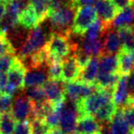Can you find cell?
I'll list each match as a JSON object with an SVG mask.
<instances>
[{
	"mask_svg": "<svg viewBox=\"0 0 134 134\" xmlns=\"http://www.w3.org/2000/svg\"><path fill=\"white\" fill-rule=\"evenodd\" d=\"M118 35L121 42V49L134 51V27H125L118 29Z\"/></svg>",
	"mask_w": 134,
	"mask_h": 134,
	"instance_id": "obj_25",
	"label": "cell"
},
{
	"mask_svg": "<svg viewBox=\"0 0 134 134\" xmlns=\"http://www.w3.org/2000/svg\"><path fill=\"white\" fill-rule=\"evenodd\" d=\"M132 134H134V131H133V132H132Z\"/></svg>",
	"mask_w": 134,
	"mask_h": 134,
	"instance_id": "obj_46",
	"label": "cell"
},
{
	"mask_svg": "<svg viewBox=\"0 0 134 134\" xmlns=\"http://www.w3.org/2000/svg\"><path fill=\"white\" fill-rule=\"evenodd\" d=\"M51 0H29V5L36 13L39 23L47 18Z\"/></svg>",
	"mask_w": 134,
	"mask_h": 134,
	"instance_id": "obj_28",
	"label": "cell"
},
{
	"mask_svg": "<svg viewBox=\"0 0 134 134\" xmlns=\"http://www.w3.org/2000/svg\"><path fill=\"white\" fill-rule=\"evenodd\" d=\"M41 88L44 91L47 100L53 106L63 104L65 102L66 99L64 95V82L61 80L56 81L49 80Z\"/></svg>",
	"mask_w": 134,
	"mask_h": 134,
	"instance_id": "obj_9",
	"label": "cell"
},
{
	"mask_svg": "<svg viewBox=\"0 0 134 134\" xmlns=\"http://www.w3.org/2000/svg\"><path fill=\"white\" fill-rule=\"evenodd\" d=\"M77 47V43H72L70 41V37L55 32H52L49 35L48 40L45 45V48L50 58L61 61L69 57L72 52L73 53Z\"/></svg>",
	"mask_w": 134,
	"mask_h": 134,
	"instance_id": "obj_1",
	"label": "cell"
},
{
	"mask_svg": "<svg viewBox=\"0 0 134 134\" xmlns=\"http://www.w3.org/2000/svg\"><path fill=\"white\" fill-rule=\"evenodd\" d=\"M102 125L93 116H81L77 120L75 134H100Z\"/></svg>",
	"mask_w": 134,
	"mask_h": 134,
	"instance_id": "obj_14",
	"label": "cell"
},
{
	"mask_svg": "<svg viewBox=\"0 0 134 134\" xmlns=\"http://www.w3.org/2000/svg\"><path fill=\"white\" fill-rule=\"evenodd\" d=\"M97 88L95 85L86 84L82 81L64 82V95L66 100L77 103L82 99L89 97L96 91Z\"/></svg>",
	"mask_w": 134,
	"mask_h": 134,
	"instance_id": "obj_7",
	"label": "cell"
},
{
	"mask_svg": "<svg viewBox=\"0 0 134 134\" xmlns=\"http://www.w3.org/2000/svg\"><path fill=\"white\" fill-rule=\"evenodd\" d=\"M63 72H62V81L63 82H73L78 80L80 76L81 68L77 64L75 57H67L62 62Z\"/></svg>",
	"mask_w": 134,
	"mask_h": 134,
	"instance_id": "obj_15",
	"label": "cell"
},
{
	"mask_svg": "<svg viewBox=\"0 0 134 134\" xmlns=\"http://www.w3.org/2000/svg\"><path fill=\"white\" fill-rule=\"evenodd\" d=\"M6 9H7V4H5L4 2H2L1 0H0V19H1L4 15H5Z\"/></svg>",
	"mask_w": 134,
	"mask_h": 134,
	"instance_id": "obj_40",
	"label": "cell"
},
{
	"mask_svg": "<svg viewBox=\"0 0 134 134\" xmlns=\"http://www.w3.org/2000/svg\"><path fill=\"white\" fill-rule=\"evenodd\" d=\"M79 48L91 58H98L103 55V42L101 38L88 39L85 37Z\"/></svg>",
	"mask_w": 134,
	"mask_h": 134,
	"instance_id": "obj_21",
	"label": "cell"
},
{
	"mask_svg": "<svg viewBox=\"0 0 134 134\" xmlns=\"http://www.w3.org/2000/svg\"><path fill=\"white\" fill-rule=\"evenodd\" d=\"M1 1L2 2H4V3H5V4H8V3H10V2L11 1H13V0H1Z\"/></svg>",
	"mask_w": 134,
	"mask_h": 134,
	"instance_id": "obj_44",
	"label": "cell"
},
{
	"mask_svg": "<svg viewBox=\"0 0 134 134\" xmlns=\"http://www.w3.org/2000/svg\"><path fill=\"white\" fill-rule=\"evenodd\" d=\"M39 21L38 19L37 15L29 4V5L20 13L18 16V25L27 30H31L32 28L39 26Z\"/></svg>",
	"mask_w": 134,
	"mask_h": 134,
	"instance_id": "obj_22",
	"label": "cell"
},
{
	"mask_svg": "<svg viewBox=\"0 0 134 134\" xmlns=\"http://www.w3.org/2000/svg\"><path fill=\"white\" fill-rule=\"evenodd\" d=\"M118 57L116 55L103 54L98 58V74L118 72Z\"/></svg>",
	"mask_w": 134,
	"mask_h": 134,
	"instance_id": "obj_20",
	"label": "cell"
},
{
	"mask_svg": "<svg viewBox=\"0 0 134 134\" xmlns=\"http://www.w3.org/2000/svg\"><path fill=\"white\" fill-rule=\"evenodd\" d=\"M114 88H97L93 94L76 103L79 115L94 116L100 108L112 100Z\"/></svg>",
	"mask_w": 134,
	"mask_h": 134,
	"instance_id": "obj_2",
	"label": "cell"
},
{
	"mask_svg": "<svg viewBox=\"0 0 134 134\" xmlns=\"http://www.w3.org/2000/svg\"><path fill=\"white\" fill-rule=\"evenodd\" d=\"M121 112L123 119L125 120L130 130L134 131V106L131 104H127L126 106L121 108Z\"/></svg>",
	"mask_w": 134,
	"mask_h": 134,
	"instance_id": "obj_32",
	"label": "cell"
},
{
	"mask_svg": "<svg viewBox=\"0 0 134 134\" xmlns=\"http://www.w3.org/2000/svg\"><path fill=\"white\" fill-rule=\"evenodd\" d=\"M79 112L76 103L66 100L63 104L60 116L59 128L63 134H75V127L78 120Z\"/></svg>",
	"mask_w": 134,
	"mask_h": 134,
	"instance_id": "obj_6",
	"label": "cell"
},
{
	"mask_svg": "<svg viewBox=\"0 0 134 134\" xmlns=\"http://www.w3.org/2000/svg\"><path fill=\"white\" fill-rule=\"evenodd\" d=\"M31 134H46L50 131L49 127L42 120H31Z\"/></svg>",
	"mask_w": 134,
	"mask_h": 134,
	"instance_id": "obj_34",
	"label": "cell"
},
{
	"mask_svg": "<svg viewBox=\"0 0 134 134\" xmlns=\"http://www.w3.org/2000/svg\"><path fill=\"white\" fill-rule=\"evenodd\" d=\"M120 75L118 72L108 74H98L96 80L95 86L97 88H114Z\"/></svg>",
	"mask_w": 134,
	"mask_h": 134,
	"instance_id": "obj_27",
	"label": "cell"
},
{
	"mask_svg": "<svg viewBox=\"0 0 134 134\" xmlns=\"http://www.w3.org/2000/svg\"><path fill=\"white\" fill-rule=\"evenodd\" d=\"M62 62L63 61L61 60L50 58V61L47 66V75L50 80L62 81V72H63Z\"/></svg>",
	"mask_w": 134,
	"mask_h": 134,
	"instance_id": "obj_29",
	"label": "cell"
},
{
	"mask_svg": "<svg viewBox=\"0 0 134 134\" xmlns=\"http://www.w3.org/2000/svg\"><path fill=\"white\" fill-rule=\"evenodd\" d=\"M46 134H63L62 131L59 129H53V130H50L48 133Z\"/></svg>",
	"mask_w": 134,
	"mask_h": 134,
	"instance_id": "obj_43",
	"label": "cell"
},
{
	"mask_svg": "<svg viewBox=\"0 0 134 134\" xmlns=\"http://www.w3.org/2000/svg\"><path fill=\"white\" fill-rule=\"evenodd\" d=\"M7 54H15V50L6 37H0V57Z\"/></svg>",
	"mask_w": 134,
	"mask_h": 134,
	"instance_id": "obj_36",
	"label": "cell"
},
{
	"mask_svg": "<svg viewBox=\"0 0 134 134\" xmlns=\"http://www.w3.org/2000/svg\"><path fill=\"white\" fill-rule=\"evenodd\" d=\"M48 37L46 29L43 27L39 25L32 28L28 35L24 44L18 50L17 58H19L20 60L29 58L31 55L41 49L46 45Z\"/></svg>",
	"mask_w": 134,
	"mask_h": 134,
	"instance_id": "obj_4",
	"label": "cell"
},
{
	"mask_svg": "<svg viewBox=\"0 0 134 134\" xmlns=\"http://www.w3.org/2000/svg\"><path fill=\"white\" fill-rule=\"evenodd\" d=\"M128 86H129L130 91H134V71L130 74V77L128 78Z\"/></svg>",
	"mask_w": 134,
	"mask_h": 134,
	"instance_id": "obj_39",
	"label": "cell"
},
{
	"mask_svg": "<svg viewBox=\"0 0 134 134\" xmlns=\"http://www.w3.org/2000/svg\"><path fill=\"white\" fill-rule=\"evenodd\" d=\"M26 73V68L19 58H17L13 63L12 67L8 70L7 75V85L13 88L16 90H20L23 88L24 77Z\"/></svg>",
	"mask_w": 134,
	"mask_h": 134,
	"instance_id": "obj_10",
	"label": "cell"
},
{
	"mask_svg": "<svg viewBox=\"0 0 134 134\" xmlns=\"http://www.w3.org/2000/svg\"><path fill=\"white\" fill-rule=\"evenodd\" d=\"M130 90L128 86V76H120L112 94V101L118 109H121L128 104Z\"/></svg>",
	"mask_w": 134,
	"mask_h": 134,
	"instance_id": "obj_11",
	"label": "cell"
},
{
	"mask_svg": "<svg viewBox=\"0 0 134 134\" xmlns=\"http://www.w3.org/2000/svg\"><path fill=\"white\" fill-rule=\"evenodd\" d=\"M97 2V0H72V5L75 9L83 7H91Z\"/></svg>",
	"mask_w": 134,
	"mask_h": 134,
	"instance_id": "obj_38",
	"label": "cell"
},
{
	"mask_svg": "<svg viewBox=\"0 0 134 134\" xmlns=\"http://www.w3.org/2000/svg\"><path fill=\"white\" fill-rule=\"evenodd\" d=\"M98 75V58H91L86 67L81 69L78 80L86 84L95 85Z\"/></svg>",
	"mask_w": 134,
	"mask_h": 134,
	"instance_id": "obj_17",
	"label": "cell"
},
{
	"mask_svg": "<svg viewBox=\"0 0 134 134\" xmlns=\"http://www.w3.org/2000/svg\"><path fill=\"white\" fill-rule=\"evenodd\" d=\"M110 26L118 29L121 27L134 26V7L132 5H130L118 11Z\"/></svg>",
	"mask_w": 134,
	"mask_h": 134,
	"instance_id": "obj_19",
	"label": "cell"
},
{
	"mask_svg": "<svg viewBox=\"0 0 134 134\" xmlns=\"http://www.w3.org/2000/svg\"><path fill=\"white\" fill-rule=\"evenodd\" d=\"M108 28L109 26H107L100 19L97 18L86 29L84 36L86 38L88 39H99L105 35Z\"/></svg>",
	"mask_w": 134,
	"mask_h": 134,
	"instance_id": "obj_26",
	"label": "cell"
},
{
	"mask_svg": "<svg viewBox=\"0 0 134 134\" xmlns=\"http://www.w3.org/2000/svg\"><path fill=\"white\" fill-rule=\"evenodd\" d=\"M121 50V42L115 30L106 32L103 42V54L115 55Z\"/></svg>",
	"mask_w": 134,
	"mask_h": 134,
	"instance_id": "obj_18",
	"label": "cell"
},
{
	"mask_svg": "<svg viewBox=\"0 0 134 134\" xmlns=\"http://www.w3.org/2000/svg\"><path fill=\"white\" fill-rule=\"evenodd\" d=\"M23 94L29 99L31 103H42L47 100L45 93L41 87L27 88L24 90Z\"/></svg>",
	"mask_w": 134,
	"mask_h": 134,
	"instance_id": "obj_30",
	"label": "cell"
},
{
	"mask_svg": "<svg viewBox=\"0 0 134 134\" xmlns=\"http://www.w3.org/2000/svg\"><path fill=\"white\" fill-rule=\"evenodd\" d=\"M97 13V18L100 19L104 24L110 27L113 19L116 16L118 10L111 4L109 0H97L94 7Z\"/></svg>",
	"mask_w": 134,
	"mask_h": 134,
	"instance_id": "obj_12",
	"label": "cell"
},
{
	"mask_svg": "<svg viewBox=\"0 0 134 134\" xmlns=\"http://www.w3.org/2000/svg\"><path fill=\"white\" fill-rule=\"evenodd\" d=\"M16 59V56L14 54H7L0 57V73L7 74L10 68L12 67Z\"/></svg>",
	"mask_w": 134,
	"mask_h": 134,
	"instance_id": "obj_33",
	"label": "cell"
},
{
	"mask_svg": "<svg viewBox=\"0 0 134 134\" xmlns=\"http://www.w3.org/2000/svg\"><path fill=\"white\" fill-rule=\"evenodd\" d=\"M13 134H31V124L29 120L18 121L15 123Z\"/></svg>",
	"mask_w": 134,
	"mask_h": 134,
	"instance_id": "obj_35",
	"label": "cell"
},
{
	"mask_svg": "<svg viewBox=\"0 0 134 134\" xmlns=\"http://www.w3.org/2000/svg\"><path fill=\"white\" fill-rule=\"evenodd\" d=\"M15 122L10 113L0 114V134H13Z\"/></svg>",
	"mask_w": 134,
	"mask_h": 134,
	"instance_id": "obj_31",
	"label": "cell"
},
{
	"mask_svg": "<svg viewBox=\"0 0 134 134\" xmlns=\"http://www.w3.org/2000/svg\"><path fill=\"white\" fill-rule=\"evenodd\" d=\"M108 125L112 134H132V131L130 130L129 126L123 119L120 109H117V112L115 113Z\"/></svg>",
	"mask_w": 134,
	"mask_h": 134,
	"instance_id": "obj_23",
	"label": "cell"
},
{
	"mask_svg": "<svg viewBox=\"0 0 134 134\" xmlns=\"http://www.w3.org/2000/svg\"><path fill=\"white\" fill-rule=\"evenodd\" d=\"M128 104H131L134 106V91L130 93V97H129V101H128Z\"/></svg>",
	"mask_w": 134,
	"mask_h": 134,
	"instance_id": "obj_42",
	"label": "cell"
},
{
	"mask_svg": "<svg viewBox=\"0 0 134 134\" xmlns=\"http://www.w3.org/2000/svg\"><path fill=\"white\" fill-rule=\"evenodd\" d=\"M109 1L114 5L115 8L118 10V12L130 7L132 4V0H109Z\"/></svg>",
	"mask_w": 134,
	"mask_h": 134,
	"instance_id": "obj_37",
	"label": "cell"
},
{
	"mask_svg": "<svg viewBox=\"0 0 134 134\" xmlns=\"http://www.w3.org/2000/svg\"><path fill=\"white\" fill-rule=\"evenodd\" d=\"M31 109H32V103L23 93H19L13 99L10 114L15 121H24L29 120L31 113Z\"/></svg>",
	"mask_w": 134,
	"mask_h": 134,
	"instance_id": "obj_8",
	"label": "cell"
},
{
	"mask_svg": "<svg viewBox=\"0 0 134 134\" xmlns=\"http://www.w3.org/2000/svg\"><path fill=\"white\" fill-rule=\"evenodd\" d=\"M48 80L47 69H29L25 73L23 88L42 87Z\"/></svg>",
	"mask_w": 134,
	"mask_h": 134,
	"instance_id": "obj_13",
	"label": "cell"
},
{
	"mask_svg": "<svg viewBox=\"0 0 134 134\" xmlns=\"http://www.w3.org/2000/svg\"><path fill=\"white\" fill-rule=\"evenodd\" d=\"M118 108L115 105V103L112 100L107 102L106 105L97 110V112L94 115V118L101 124V125H106V124H109L111 120L114 117L115 113L117 112Z\"/></svg>",
	"mask_w": 134,
	"mask_h": 134,
	"instance_id": "obj_24",
	"label": "cell"
},
{
	"mask_svg": "<svg viewBox=\"0 0 134 134\" xmlns=\"http://www.w3.org/2000/svg\"><path fill=\"white\" fill-rule=\"evenodd\" d=\"M131 5H132V7H134V0H132V4H131Z\"/></svg>",
	"mask_w": 134,
	"mask_h": 134,
	"instance_id": "obj_45",
	"label": "cell"
},
{
	"mask_svg": "<svg viewBox=\"0 0 134 134\" xmlns=\"http://www.w3.org/2000/svg\"><path fill=\"white\" fill-rule=\"evenodd\" d=\"M76 9L71 5H66L62 8L48 14L51 27L55 33H60L63 35L71 36V27L75 18Z\"/></svg>",
	"mask_w": 134,
	"mask_h": 134,
	"instance_id": "obj_3",
	"label": "cell"
},
{
	"mask_svg": "<svg viewBox=\"0 0 134 134\" xmlns=\"http://www.w3.org/2000/svg\"><path fill=\"white\" fill-rule=\"evenodd\" d=\"M100 134H112V133H111L110 129H109L108 124L102 125V129H101V133Z\"/></svg>",
	"mask_w": 134,
	"mask_h": 134,
	"instance_id": "obj_41",
	"label": "cell"
},
{
	"mask_svg": "<svg viewBox=\"0 0 134 134\" xmlns=\"http://www.w3.org/2000/svg\"><path fill=\"white\" fill-rule=\"evenodd\" d=\"M118 73L120 76H128L134 68V51H125L121 49L118 53Z\"/></svg>",
	"mask_w": 134,
	"mask_h": 134,
	"instance_id": "obj_16",
	"label": "cell"
},
{
	"mask_svg": "<svg viewBox=\"0 0 134 134\" xmlns=\"http://www.w3.org/2000/svg\"><path fill=\"white\" fill-rule=\"evenodd\" d=\"M97 18V13L93 7H79L75 11V18L71 27V35L84 36L86 29Z\"/></svg>",
	"mask_w": 134,
	"mask_h": 134,
	"instance_id": "obj_5",
	"label": "cell"
}]
</instances>
